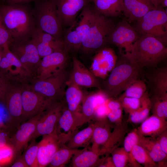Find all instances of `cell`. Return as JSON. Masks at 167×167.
Returning <instances> with one entry per match:
<instances>
[{
	"label": "cell",
	"instance_id": "cell-1",
	"mask_svg": "<svg viewBox=\"0 0 167 167\" xmlns=\"http://www.w3.org/2000/svg\"><path fill=\"white\" fill-rule=\"evenodd\" d=\"M21 4L4 5L0 7L2 21L11 35V41L31 39L36 27L33 13Z\"/></svg>",
	"mask_w": 167,
	"mask_h": 167
},
{
	"label": "cell",
	"instance_id": "cell-2",
	"mask_svg": "<svg viewBox=\"0 0 167 167\" xmlns=\"http://www.w3.org/2000/svg\"><path fill=\"white\" fill-rule=\"evenodd\" d=\"M166 46L152 35H142L133 45L129 55L124 58L139 69L154 67L166 57Z\"/></svg>",
	"mask_w": 167,
	"mask_h": 167
},
{
	"label": "cell",
	"instance_id": "cell-3",
	"mask_svg": "<svg viewBox=\"0 0 167 167\" xmlns=\"http://www.w3.org/2000/svg\"><path fill=\"white\" fill-rule=\"evenodd\" d=\"M125 61L114 67L103 83V90L109 98L116 96L125 91L138 79L139 69L124 59Z\"/></svg>",
	"mask_w": 167,
	"mask_h": 167
},
{
	"label": "cell",
	"instance_id": "cell-4",
	"mask_svg": "<svg viewBox=\"0 0 167 167\" xmlns=\"http://www.w3.org/2000/svg\"><path fill=\"white\" fill-rule=\"evenodd\" d=\"M33 14L37 28L62 39L63 24L55 0H42L38 2Z\"/></svg>",
	"mask_w": 167,
	"mask_h": 167
},
{
	"label": "cell",
	"instance_id": "cell-5",
	"mask_svg": "<svg viewBox=\"0 0 167 167\" xmlns=\"http://www.w3.org/2000/svg\"><path fill=\"white\" fill-rule=\"evenodd\" d=\"M116 25L113 20L96 11L95 19L83 40L81 48L88 52L101 48L109 41Z\"/></svg>",
	"mask_w": 167,
	"mask_h": 167
},
{
	"label": "cell",
	"instance_id": "cell-6",
	"mask_svg": "<svg viewBox=\"0 0 167 167\" xmlns=\"http://www.w3.org/2000/svg\"><path fill=\"white\" fill-rule=\"evenodd\" d=\"M96 12L95 9L87 6L69 27L63 40L65 49L67 52L81 48L83 40L95 19Z\"/></svg>",
	"mask_w": 167,
	"mask_h": 167
},
{
	"label": "cell",
	"instance_id": "cell-7",
	"mask_svg": "<svg viewBox=\"0 0 167 167\" xmlns=\"http://www.w3.org/2000/svg\"><path fill=\"white\" fill-rule=\"evenodd\" d=\"M135 29L141 35H152L166 46V10L159 7L150 11L137 21Z\"/></svg>",
	"mask_w": 167,
	"mask_h": 167
},
{
	"label": "cell",
	"instance_id": "cell-8",
	"mask_svg": "<svg viewBox=\"0 0 167 167\" xmlns=\"http://www.w3.org/2000/svg\"><path fill=\"white\" fill-rule=\"evenodd\" d=\"M26 84L8 79L5 88L0 95V100L5 105L10 116V125L17 129L21 124L22 92Z\"/></svg>",
	"mask_w": 167,
	"mask_h": 167
},
{
	"label": "cell",
	"instance_id": "cell-9",
	"mask_svg": "<svg viewBox=\"0 0 167 167\" xmlns=\"http://www.w3.org/2000/svg\"><path fill=\"white\" fill-rule=\"evenodd\" d=\"M67 52L65 50L58 51L41 58L31 75L30 83L34 81L44 79L65 70L68 60Z\"/></svg>",
	"mask_w": 167,
	"mask_h": 167
},
{
	"label": "cell",
	"instance_id": "cell-10",
	"mask_svg": "<svg viewBox=\"0 0 167 167\" xmlns=\"http://www.w3.org/2000/svg\"><path fill=\"white\" fill-rule=\"evenodd\" d=\"M2 48L0 71L8 79L29 84L31 79L30 72L11 52L8 43L4 44Z\"/></svg>",
	"mask_w": 167,
	"mask_h": 167
},
{
	"label": "cell",
	"instance_id": "cell-11",
	"mask_svg": "<svg viewBox=\"0 0 167 167\" xmlns=\"http://www.w3.org/2000/svg\"><path fill=\"white\" fill-rule=\"evenodd\" d=\"M67 80L65 70L44 79L32 81L29 85L32 90L55 101L63 99Z\"/></svg>",
	"mask_w": 167,
	"mask_h": 167
},
{
	"label": "cell",
	"instance_id": "cell-12",
	"mask_svg": "<svg viewBox=\"0 0 167 167\" xmlns=\"http://www.w3.org/2000/svg\"><path fill=\"white\" fill-rule=\"evenodd\" d=\"M22 98V112L21 124L44 111L54 102L32 90L28 84L25 85L24 87Z\"/></svg>",
	"mask_w": 167,
	"mask_h": 167
},
{
	"label": "cell",
	"instance_id": "cell-13",
	"mask_svg": "<svg viewBox=\"0 0 167 167\" xmlns=\"http://www.w3.org/2000/svg\"><path fill=\"white\" fill-rule=\"evenodd\" d=\"M139 36L127 20L123 19L116 25L109 41L115 45L124 58L127 56Z\"/></svg>",
	"mask_w": 167,
	"mask_h": 167
},
{
	"label": "cell",
	"instance_id": "cell-14",
	"mask_svg": "<svg viewBox=\"0 0 167 167\" xmlns=\"http://www.w3.org/2000/svg\"><path fill=\"white\" fill-rule=\"evenodd\" d=\"M66 104L65 100L62 99L54 102L44 110L30 141H32L40 136L50 134L54 131Z\"/></svg>",
	"mask_w": 167,
	"mask_h": 167
},
{
	"label": "cell",
	"instance_id": "cell-15",
	"mask_svg": "<svg viewBox=\"0 0 167 167\" xmlns=\"http://www.w3.org/2000/svg\"><path fill=\"white\" fill-rule=\"evenodd\" d=\"M8 46L11 52L28 69L32 75L41 58L31 39L11 41Z\"/></svg>",
	"mask_w": 167,
	"mask_h": 167
},
{
	"label": "cell",
	"instance_id": "cell-16",
	"mask_svg": "<svg viewBox=\"0 0 167 167\" xmlns=\"http://www.w3.org/2000/svg\"><path fill=\"white\" fill-rule=\"evenodd\" d=\"M44 111L21 123L17 129L15 134L9 139V143L14 149L15 159L20 156L23 150L26 147Z\"/></svg>",
	"mask_w": 167,
	"mask_h": 167
},
{
	"label": "cell",
	"instance_id": "cell-17",
	"mask_svg": "<svg viewBox=\"0 0 167 167\" xmlns=\"http://www.w3.org/2000/svg\"><path fill=\"white\" fill-rule=\"evenodd\" d=\"M101 48L93 58L90 71L96 77L104 79L116 65L117 57L111 48Z\"/></svg>",
	"mask_w": 167,
	"mask_h": 167
},
{
	"label": "cell",
	"instance_id": "cell-18",
	"mask_svg": "<svg viewBox=\"0 0 167 167\" xmlns=\"http://www.w3.org/2000/svg\"><path fill=\"white\" fill-rule=\"evenodd\" d=\"M38 143V160L39 167L49 165L53 156L62 145L55 130L52 133L43 136Z\"/></svg>",
	"mask_w": 167,
	"mask_h": 167
},
{
	"label": "cell",
	"instance_id": "cell-19",
	"mask_svg": "<svg viewBox=\"0 0 167 167\" xmlns=\"http://www.w3.org/2000/svg\"><path fill=\"white\" fill-rule=\"evenodd\" d=\"M91 0H55L62 24L70 26Z\"/></svg>",
	"mask_w": 167,
	"mask_h": 167
},
{
	"label": "cell",
	"instance_id": "cell-20",
	"mask_svg": "<svg viewBox=\"0 0 167 167\" xmlns=\"http://www.w3.org/2000/svg\"><path fill=\"white\" fill-rule=\"evenodd\" d=\"M73 69L69 78L80 87H99V82L92 72L75 56L72 57Z\"/></svg>",
	"mask_w": 167,
	"mask_h": 167
},
{
	"label": "cell",
	"instance_id": "cell-21",
	"mask_svg": "<svg viewBox=\"0 0 167 167\" xmlns=\"http://www.w3.org/2000/svg\"><path fill=\"white\" fill-rule=\"evenodd\" d=\"M77 127L75 118L66 104L62 110L55 129L56 133L63 144H65L78 131Z\"/></svg>",
	"mask_w": 167,
	"mask_h": 167
},
{
	"label": "cell",
	"instance_id": "cell-22",
	"mask_svg": "<svg viewBox=\"0 0 167 167\" xmlns=\"http://www.w3.org/2000/svg\"><path fill=\"white\" fill-rule=\"evenodd\" d=\"M151 0H123L122 13L130 23L137 21L155 9Z\"/></svg>",
	"mask_w": 167,
	"mask_h": 167
},
{
	"label": "cell",
	"instance_id": "cell-23",
	"mask_svg": "<svg viewBox=\"0 0 167 167\" xmlns=\"http://www.w3.org/2000/svg\"><path fill=\"white\" fill-rule=\"evenodd\" d=\"M66 85L67 88L65 92V101L68 109L74 116L77 125L81 112L79 107L84 97L80 87L75 84L69 78Z\"/></svg>",
	"mask_w": 167,
	"mask_h": 167
},
{
	"label": "cell",
	"instance_id": "cell-24",
	"mask_svg": "<svg viewBox=\"0 0 167 167\" xmlns=\"http://www.w3.org/2000/svg\"><path fill=\"white\" fill-rule=\"evenodd\" d=\"M111 123L107 118L96 120L94 123L91 140L92 150L100 154L101 148L107 141L111 134Z\"/></svg>",
	"mask_w": 167,
	"mask_h": 167
},
{
	"label": "cell",
	"instance_id": "cell-25",
	"mask_svg": "<svg viewBox=\"0 0 167 167\" xmlns=\"http://www.w3.org/2000/svg\"><path fill=\"white\" fill-rule=\"evenodd\" d=\"M167 128L166 120L153 114L146 118L136 129L140 136L156 138L167 130Z\"/></svg>",
	"mask_w": 167,
	"mask_h": 167
},
{
	"label": "cell",
	"instance_id": "cell-26",
	"mask_svg": "<svg viewBox=\"0 0 167 167\" xmlns=\"http://www.w3.org/2000/svg\"><path fill=\"white\" fill-rule=\"evenodd\" d=\"M127 130L126 122H122L116 124L107 141L101 148V155H108L114 149L119 147L123 141Z\"/></svg>",
	"mask_w": 167,
	"mask_h": 167
},
{
	"label": "cell",
	"instance_id": "cell-27",
	"mask_svg": "<svg viewBox=\"0 0 167 167\" xmlns=\"http://www.w3.org/2000/svg\"><path fill=\"white\" fill-rule=\"evenodd\" d=\"M98 152L88 150L87 147L75 154L72 157L71 166L73 167H92L99 165L102 161Z\"/></svg>",
	"mask_w": 167,
	"mask_h": 167
},
{
	"label": "cell",
	"instance_id": "cell-28",
	"mask_svg": "<svg viewBox=\"0 0 167 167\" xmlns=\"http://www.w3.org/2000/svg\"><path fill=\"white\" fill-rule=\"evenodd\" d=\"M94 3L96 10L108 17H115L122 13L123 0H91Z\"/></svg>",
	"mask_w": 167,
	"mask_h": 167
},
{
	"label": "cell",
	"instance_id": "cell-29",
	"mask_svg": "<svg viewBox=\"0 0 167 167\" xmlns=\"http://www.w3.org/2000/svg\"><path fill=\"white\" fill-rule=\"evenodd\" d=\"M138 144L146 150L155 162H161L166 160L167 154L162 150L156 138L140 136Z\"/></svg>",
	"mask_w": 167,
	"mask_h": 167
},
{
	"label": "cell",
	"instance_id": "cell-30",
	"mask_svg": "<svg viewBox=\"0 0 167 167\" xmlns=\"http://www.w3.org/2000/svg\"><path fill=\"white\" fill-rule=\"evenodd\" d=\"M152 84L154 96L167 98V69L166 67L159 68L153 75Z\"/></svg>",
	"mask_w": 167,
	"mask_h": 167
},
{
	"label": "cell",
	"instance_id": "cell-31",
	"mask_svg": "<svg viewBox=\"0 0 167 167\" xmlns=\"http://www.w3.org/2000/svg\"><path fill=\"white\" fill-rule=\"evenodd\" d=\"M96 101V93H92L84 96V95L81 111L77 124L78 127L88 122L94 118Z\"/></svg>",
	"mask_w": 167,
	"mask_h": 167
},
{
	"label": "cell",
	"instance_id": "cell-32",
	"mask_svg": "<svg viewBox=\"0 0 167 167\" xmlns=\"http://www.w3.org/2000/svg\"><path fill=\"white\" fill-rule=\"evenodd\" d=\"M93 128L94 123H92L86 128L77 131L65 145L70 148L74 149L87 147L91 142Z\"/></svg>",
	"mask_w": 167,
	"mask_h": 167
},
{
	"label": "cell",
	"instance_id": "cell-33",
	"mask_svg": "<svg viewBox=\"0 0 167 167\" xmlns=\"http://www.w3.org/2000/svg\"><path fill=\"white\" fill-rule=\"evenodd\" d=\"M83 149L71 148L64 144L54 154L49 165L51 167H63L75 154Z\"/></svg>",
	"mask_w": 167,
	"mask_h": 167
},
{
	"label": "cell",
	"instance_id": "cell-34",
	"mask_svg": "<svg viewBox=\"0 0 167 167\" xmlns=\"http://www.w3.org/2000/svg\"><path fill=\"white\" fill-rule=\"evenodd\" d=\"M151 108V100L146 92L141 98L140 106L136 110L129 113L130 121L135 123L142 122L148 118Z\"/></svg>",
	"mask_w": 167,
	"mask_h": 167
},
{
	"label": "cell",
	"instance_id": "cell-35",
	"mask_svg": "<svg viewBox=\"0 0 167 167\" xmlns=\"http://www.w3.org/2000/svg\"><path fill=\"white\" fill-rule=\"evenodd\" d=\"M140 137V136L138 134L136 129L128 133L123 140V148L128 153L129 156L128 163L131 167H141L140 165L134 159L131 153L133 147L136 145L138 144Z\"/></svg>",
	"mask_w": 167,
	"mask_h": 167
},
{
	"label": "cell",
	"instance_id": "cell-36",
	"mask_svg": "<svg viewBox=\"0 0 167 167\" xmlns=\"http://www.w3.org/2000/svg\"><path fill=\"white\" fill-rule=\"evenodd\" d=\"M32 35L43 43L53 47L57 51L65 50L63 40L58 38L49 33L40 30L36 27Z\"/></svg>",
	"mask_w": 167,
	"mask_h": 167
},
{
	"label": "cell",
	"instance_id": "cell-37",
	"mask_svg": "<svg viewBox=\"0 0 167 167\" xmlns=\"http://www.w3.org/2000/svg\"><path fill=\"white\" fill-rule=\"evenodd\" d=\"M131 154L135 161L145 167H153L156 166L146 150L143 147L136 145L133 148Z\"/></svg>",
	"mask_w": 167,
	"mask_h": 167
},
{
	"label": "cell",
	"instance_id": "cell-38",
	"mask_svg": "<svg viewBox=\"0 0 167 167\" xmlns=\"http://www.w3.org/2000/svg\"><path fill=\"white\" fill-rule=\"evenodd\" d=\"M146 89L145 83L138 79L128 87L121 96L140 99L146 93Z\"/></svg>",
	"mask_w": 167,
	"mask_h": 167
},
{
	"label": "cell",
	"instance_id": "cell-39",
	"mask_svg": "<svg viewBox=\"0 0 167 167\" xmlns=\"http://www.w3.org/2000/svg\"><path fill=\"white\" fill-rule=\"evenodd\" d=\"M35 141H32L23 156L28 167H39L37 156L38 144Z\"/></svg>",
	"mask_w": 167,
	"mask_h": 167
},
{
	"label": "cell",
	"instance_id": "cell-40",
	"mask_svg": "<svg viewBox=\"0 0 167 167\" xmlns=\"http://www.w3.org/2000/svg\"><path fill=\"white\" fill-rule=\"evenodd\" d=\"M153 114L166 120L167 117V98L154 96V102H151Z\"/></svg>",
	"mask_w": 167,
	"mask_h": 167
},
{
	"label": "cell",
	"instance_id": "cell-41",
	"mask_svg": "<svg viewBox=\"0 0 167 167\" xmlns=\"http://www.w3.org/2000/svg\"><path fill=\"white\" fill-rule=\"evenodd\" d=\"M110 153L115 167H125L127 166L129 161L128 154L123 147H117Z\"/></svg>",
	"mask_w": 167,
	"mask_h": 167
},
{
	"label": "cell",
	"instance_id": "cell-42",
	"mask_svg": "<svg viewBox=\"0 0 167 167\" xmlns=\"http://www.w3.org/2000/svg\"><path fill=\"white\" fill-rule=\"evenodd\" d=\"M118 100L125 111L129 113L136 110L141 104V99L121 96Z\"/></svg>",
	"mask_w": 167,
	"mask_h": 167
},
{
	"label": "cell",
	"instance_id": "cell-43",
	"mask_svg": "<svg viewBox=\"0 0 167 167\" xmlns=\"http://www.w3.org/2000/svg\"><path fill=\"white\" fill-rule=\"evenodd\" d=\"M14 159V149L11 145L8 143L0 147V165L2 166L9 164Z\"/></svg>",
	"mask_w": 167,
	"mask_h": 167
},
{
	"label": "cell",
	"instance_id": "cell-44",
	"mask_svg": "<svg viewBox=\"0 0 167 167\" xmlns=\"http://www.w3.org/2000/svg\"><path fill=\"white\" fill-rule=\"evenodd\" d=\"M31 40L35 45L41 58L57 51L53 47L43 43L33 35H32Z\"/></svg>",
	"mask_w": 167,
	"mask_h": 167
},
{
	"label": "cell",
	"instance_id": "cell-45",
	"mask_svg": "<svg viewBox=\"0 0 167 167\" xmlns=\"http://www.w3.org/2000/svg\"><path fill=\"white\" fill-rule=\"evenodd\" d=\"M122 108L110 110L107 115V118L111 123L118 124L122 122Z\"/></svg>",
	"mask_w": 167,
	"mask_h": 167
},
{
	"label": "cell",
	"instance_id": "cell-46",
	"mask_svg": "<svg viewBox=\"0 0 167 167\" xmlns=\"http://www.w3.org/2000/svg\"><path fill=\"white\" fill-rule=\"evenodd\" d=\"M11 40V35L3 24L0 15V46H2L6 43H9Z\"/></svg>",
	"mask_w": 167,
	"mask_h": 167
},
{
	"label": "cell",
	"instance_id": "cell-47",
	"mask_svg": "<svg viewBox=\"0 0 167 167\" xmlns=\"http://www.w3.org/2000/svg\"><path fill=\"white\" fill-rule=\"evenodd\" d=\"M109 112V110L105 103L97 105L95 109L94 118L96 120L106 118Z\"/></svg>",
	"mask_w": 167,
	"mask_h": 167
},
{
	"label": "cell",
	"instance_id": "cell-48",
	"mask_svg": "<svg viewBox=\"0 0 167 167\" xmlns=\"http://www.w3.org/2000/svg\"><path fill=\"white\" fill-rule=\"evenodd\" d=\"M162 150L167 154V131H165L156 138Z\"/></svg>",
	"mask_w": 167,
	"mask_h": 167
},
{
	"label": "cell",
	"instance_id": "cell-49",
	"mask_svg": "<svg viewBox=\"0 0 167 167\" xmlns=\"http://www.w3.org/2000/svg\"><path fill=\"white\" fill-rule=\"evenodd\" d=\"M15 159V162L11 165V167H28L23 156H19Z\"/></svg>",
	"mask_w": 167,
	"mask_h": 167
},
{
	"label": "cell",
	"instance_id": "cell-50",
	"mask_svg": "<svg viewBox=\"0 0 167 167\" xmlns=\"http://www.w3.org/2000/svg\"><path fill=\"white\" fill-rule=\"evenodd\" d=\"M7 80L5 75L0 71V95L4 89Z\"/></svg>",
	"mask_w": 167,
	"mask_h": 167
},
{
	"label": "cell",
	"instance_id": "cell-51",
	"mask_svg": "<svg viewBox=\"0 0 167 167\" xmlns=\"http://www.w3.org/2000/svg\"><path fill=\"white\" fill-rule=\"evenodd\" d=\"M106 159L104 161H103L105 162V163H102L100 165L99 167H115V166L113 163L112 157H106Z\"/></svg>",
	"mask_w": 167,
	"mask_h": 167
},
{
	"label": "cell",
	"instance_id": "cell-52",
	"mask_svg": "<svg viewBox=\"0 0 167 167\" xmlns=\"http://www.w3.org/2000/svg\"><path fill=\"white\" fill-rule=\"evenodd\" d=\"M8 143H9V142L6 136L4 133L0 132V147L4 146Z\"/></svg>",
	"mask_w": 167,
	"mask_h": 167
},
{
	"label": "cell",
	"instance_id": "cell-53",
	"mask_svg": "<svg viewBox=\"0 0 167 167\" xmlns=\"http://www.w3.org/2000/svg\"><path fill=\"white\" fill-rule=\"evenodd\" d=\"M9 4L23 3L28 2L34 0H7Z\"/></svg>",
	"mask_w": 167,
	"mask_h": 167
},
{
	"label": "cell",
	"instance_id": "cell-54",
	"mask_svg": "<svg viewBox=\"0 0 167 167\" xmlns=\"http://www.w3.org/2000/svg\"><path fill=\"white\" fill-rule=\"evenodd\" d=\"M163 0H151L152 4L155 8L160 7Z\"/></svg>",
	"mask_w": 167,
	"mask_h": 167
},
{
	"label": "cell",
	"instance_id": "cell-55",
	"mask_svg": "<svg viewBox=\"0 0 167 167\" xmlns=\"http://www.w3.org/2000/svg\"><path fill=\"white\" fill-rule=\"evenodd\" d=\"M167 7V0H163L162 1L160 7L164 8Z\"/></svg>",
	"mask_w": 167,
	"mask_h": 167
},
{
	"label": "cell",
	"instance_id": "cell-56",
	"mask_svg": "<svg viewBox=\"0 0 167 167\" xmlns=\"http://www.w3.org/2000/svg\"><path fill=\"white\" fill-rule=\"evenodd\" d=\"M2 47V46H0V48L1 47Z\"/></svg>",
	"mask_w": 167,
	"mask_h": 167
}]
</instances>
